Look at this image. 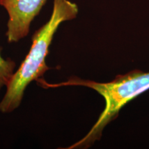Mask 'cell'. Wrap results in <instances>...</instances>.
Instances as JSON below:
<instances>
[{"mask_svg": "<svg viewBox=\"0 0 149 149\" xmlns=\"http://www.w3.org/2000/svg\"><path fill=\"white\" fill-rule=\"evenodd\" d=\"M77 14L76 3L69 0H54L51 18L34 33L29 53L7 85L6 92L0 102L1 113H11L17 109L29 84L37 81L50 69L46 58L54 35L62 22L73 19Z\"/></svg>", "mask_w": 149, "mask_h": 149, "instance_id": "6da1fadb", "label": "cell"}, {"mask_svg": "<svg viewBox=\"0 0 149 149\" xmlns=\"http://www.w3.org/2000/svg\"><path fill=\"white\" fill-rule=\"evenodd\" d=\"M37 82L44 88L66 86L88 87L95 91L104 98L105 107L95 124L84 137L68 148H87L100 139L106 126L116 118L126 104L149 90V72L134 70L126 74H119L108 82H97L74 76L68 81L59 84H49L41 78L37 80Z\"/></svg>", "mask_w": 149, "mask_h": 149, "instance_id": "7a4b0ae2", "label": "cell"}, {"mask_svg": "<svg viewBox=\"0 0 149 149\" xmlns=\"http://www.w3.org/2000/svg\"><path fill=\"white\" fill-rule=\"evenodd\" d=\"M47 0H0L8 14L6 37L8 43L18 42L29 35L31 22Z\"/></svg>", "mask_w": 149, "mask_h": 149, "instance_id": "3957f363", "label": "cell"}, {"mask_svg": "<svg viewBox=\"0 0 149 149\" xmlns=\"http://www.w3.org/2000/svg\"><path fill=\"white\" fill-rule=\"evenodd\" d=\"M16 64L10 59H5L0 53V89L7 86L15 72Z\"/></svg>", "mask_w": 149, "mask_h": 149, "instance_id": "277c9868", "label": "cell"}]
</instances>
